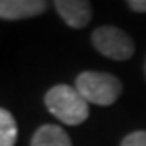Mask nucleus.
Instances as JSON below:
<instances>
[{
  "instance_id": "1a4fd4ad",
  "label": "nucleus",
  "mask_w": 146,
  "mask_h": 146,
  "mask_svg": "<svg viewBox=\"0 0 146 146\" xmlns=\"http://www.w3.org/2000/svg\"><path fill=\"white\" fill-rule=\"evenodd\" d=\"M127 5L134 13H146V0H130L127 2Z\"/></svg>"
},
{
  "instance_id": "39448f33",
  "label": "nucleus",
  "mask_w": 146,
  "mask_h": 146,
  "mask_svg": "<svg viewBox=\"0 0 146 146\" xmlns=\"http://www.w3.org/2000/svg\"><path fill=\"white\" fill-rule=\"evenodd\" d=\"M48 9L44 0H0V18L7 21L34 18Z\"/></svg>"
},
{
  "instance_id": "423d86ee",
  "label": "nucleus",
  "mask_w": 146,
  "mask_h": 146,
  "mask_svg": "<svg viewBox=\"0 0 146 146\" xmlns=\"http://www.w3.org/2000/svg\"><path fill=\"white\" fill-rule=\"evenodd\" d=\"M30 146H72L67 132L58 125H42L32 135Z\"/></svg>"
},
{
  "instance_id": "f03ea898",
  "label": "nucleus",
  "mask_w": 146,
  "mask_h": 146,
  "mask_svg": "<svg viewBox=\"0 0 146 146\" xmlns=\"http://www.w3.org/2000/svg\"><path fill=\"white\" fill-rule=\"evenodd\" d=\"M121 81L108 72L86 70L76 78V90L88 104L111 106L121 95Z\"/></svg>"
},
{
  "instance_id": "6e6552de",
  "label": "nucleus",
  "mask_w": 146,
  "mask_h": 146,
  "mask_svg": "<svg viewBox=\"0 0 146 146\" xmlns=\"http://www.w3.org/2000/svg\"><path fill=\"white\" fill-rule=\"evenodd\" d=\"M121 146H146V130H137L125 135Z\"/></svg>"
},
{
  "instance_id": "9d476101",
  "label": "nucleus",
  "mask_w": 146,
  "mask_h": 146,
  "mask_svg": "<svg viewBox=\"0 0 146 146\" xmlns=\"http://www.w3.org/2000/svg\"><path fill=\"white\" fill-rule=\"evenodd\" d=\"M144 76H146V62H144Z\"/></svg>"
},
{
  "instance_id": "f257e3e1",
  "label": "nucleus",
  "mask_w": 146,
  "mask_h": 146,
  "mask_svg": "<svg viewBox=\"0 0 146 146\" xmlns=\"http://www.w3.org/2000/svg\"><path fill=\"white\" fill-rule=\"evenodd\" d=\"M46 109L65 125H81L88 118L90 108L83 95L69 85H56L46 92Z\"/></svg>"
},
{
  "instance_id": "0eeeda50",
  "label": "nucleus",
  "mask_w": 146,
  "mask_h": 146,
  "mask_svg": "<svg viewBox=\"0 0 146 146\" xmlns=\"http://www.w3.org/2000/svg\"><path fill=\"white\" fill-rule=\"evenodd\" d=\"M18 139L16 120L7 109L0 108V146H14Z\"/></svg>"
},
{
  "instance_id": "20e7f679",
  "label": "nucleus",
  "mask_w": 146,
  "mask_h": 146,
  "mask_svg": "<svg viewBox=\"0 0 146 146\" xmlns=\"http://www.w3.org/2000/svg\"><path fill=\"white\" fill-rule=\"evenodd\" d=\"M53 5L70 28H85L92 19V4L86 0H56Z\"/></svg>"
},
{
  "instance_id": "7ed1b4c3",
  "label": "nucleus",
  "mask_w": 146,
  "mask_h": 146,
  "mask_svg": "<svg viewBox=\"0 0 146 146\" xmlns=\"http://www.w3.org/2000/svg\"><path fill=\"white\" fill-rule=\"evenodd\" d=\"M92 42L100 55L111 60H129L134 55V40L116 27H99L92 34Z\"/></svg>"
}]
</instances>
